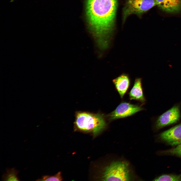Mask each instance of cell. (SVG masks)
Here are the masks:
<instances>
[{
	"label": "cell",
	"instance_id": "7",
	"mask_svg": "<svg viewBox=\"0 0 181 181\" xmlns=\"http://www.w3.org/2000/svg\"><path fill=\"white\" fill-rule=\"evenodd\" d=\"M159 136L162 140L170 145L181 144V124L163 132Z\"/></svg>",
	"mask_w": 181,
	"mask_h": 181
},
{
	"label": "cell",
	"instance_id": "13",
	"mask_svg": "<svg viewBox=\"0 0 181 181\" xmlns=\"http://www.w3.org/2000/svg\"><path fill=\"white\" fill-rule=\"evenodd\" d=\"M62 179L61 176V173L59 172L53 176L44 175L40 178L37 179L36 181H61Z\"/></svg>",
	"mask_w": 181,
	"mask_h": 181
},
{
	"label": "cell",
	"instance_id": "10",
	"mask_svg": "<svg viewBox=\"0 0 181 181\" xmlns=\"http://www.w3.org/2000/svg\"><path fill=\"white\" fill-rule=\"evenodd\" d=\"M130 100H135L142 103L145 101L142 86V79L137 78L135 80L133 85L129 93Z\"/></svg>",
	"mask_w": 181,
	"mask_h": 181
},
{
	"label": "cell",
	"instance_id": "5",
	"mask_svg": "<svg viewBox=\"0 0 181 181\" xmlns=\"http://www.w3.org/2000/svg\"><path fill=\"white\" fill-rule=\"evenodd\" d=\"M143 110V108L141 105L123 102L107 116L109 119L111 121L131 116Z\"/></svg>",
	"mask_w": 181,
	"mask_h": 181
},
{
	"label": "cell",
	"instance_id": "12",
	"mask_svg": "<svg viewBox=\"0 0 181 181\" xmlns=\"http://www.w3.org/2000/svg\"><path fill=\"white\" fill-rule=\"evenodd\" d=\"M154 181H181V174L179 175L174 174H164L156 177Z\"/></svg>",
	"mask_w": 181,
	"mask_h": 181
},
{
	"label": "cell",
	"instance_id": "14",
	"mask_svg": "<svg viewBox=\"0 0 181 181\" xmlns=\"http://www.w3.org/2000/svg\"><path fill=\"white\" fill-rule=\"evenodd\" d=\"M162 153L176 156L181 157V144L173 148L163 151Z\"/></svg>",
	"mask_w": 181,
	"mask_h": 181
},
{
	"label": "cell",
	"instance_id": "3",
	"mask_svg": "<svg viewBox=\"0 0 181 181\" xmlns=\"http://www.w3.org/2000/svg\"><path fill=\"white\" fill-rule=\"evenodd\" d=\"M132 179L128 163L116 161L111 163L105 168L102 177L105 181H129Z\"/></svg>",
	"mask_w": 181,
	"mask_h": 181
},
{
	"label": "cell",
	"instance_id": "2",
	"mask_svg": "<svg viewBox=\"0 0 181 181\" xmlns=\"http://www.w3.org/2000/svg\"><path fill=\"white\" fill-rule=\"evenodd\" d=\"M75 124L79 129L91 132L97 135L105 127L106 124L103 115L85 112H79L76 115Z\"/></svg>",
	"mask_w": 181,
	"mask_h": 181
},
{
	"label": "cell",
	"instance_id": "1",
	"mask_svg": "<svg viewBox=\"0 0 181 181\" xmlns=\"http://www.w3.org/2000/svg\"><path fill=\"white\" fill-rule=\"evenodd\" d=\"M117 5V0H87L89 22L101 41L109 43L111 41Z\"/></svg>",
	"mask_w": 181,
	"mask_h": 181
},
{
	"label": "cell",
	"instance_id": "9",
	"mask_svg": "<svg viewBox=\"0 0 181 181\" xmlns=\"http://www.w3.org/2000/svg\"><path fill=\"white\" fill-rule=\"evenodd\" d=\"M120 97L122 98L129 86L130 79L128 75L123 73L112 81Z\"/></svg>",
	"mask_w": 181,
	"mask_h": 181
},
{
	"label": "cell",
	"instance_id": "6",
	"mask_svg": "<svg viewBox=\"0 0 181 181\" xmlns=\"http://www.w3.org/2000/svg\"><path fill=\"white\" fill-rule=\"evenodd\" d=\"M179 107L175 106L160 116L156 121V126L159 129L176 122L180 118Z\"/></svg>",
	"mask_w": 181,
	"mask_h": 181
},
{
	"label": "cell",
	"instance_id": "8",
	"mask_svg": "<svg viewBox=\"0 0 181 181\" xmlns=\"http://www.w3.org/2000/svg\"><path fill=\"white\" fill-rule=\"evenodd\" d=\"M159 8L169 13H176L181 11V0H155Z\"/></svg>",
	"mask_w": 181,
	"mask_h": 181
},
{
	"label": "cell",
	"instance_id": "11",
	"mask_svg": "<svg viewBox=\"0 0 181 181\" xmlns=\"http://www.w3.org/2000/svg\"><path fill=\"white\" fill-rule=\"evenodd\" d=\"M18 171L14 168L6 169V173L2 176V179L3 181H19L20 180L17 175Z\"/></svg>",
	"mask_w": 181,
	"mask_h": 181
},
{
	"label": "cell",
	"instance_id": "4",
	"mask_svg": "<svg viewBox=\"0 0 181 181\" xmlns=\"http://www.w3.org/2000/svg\"><path fill=\"white\" fill-rule=\"evenodd\" d=\"M156 6L155 0H127L123 9V22L130 15H141Z\"/></svg>",
	"mask_w": 181,
	"mask_h": 181
}]
</instances>
